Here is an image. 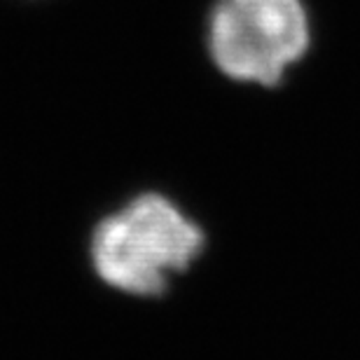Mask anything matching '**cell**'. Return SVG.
<instances>
[{
	"mask_svg": "<svg viewBox=\"0 0 360 360\" xmlns=\"http://www.w3.org/2000/svg\"><path fill=\"white\" fill-rule=\"evenodd\" d=\"M204 229L171 199L146 192L96 225L91 262L115 290L155 297L204 250Z\"/></svg>",
	"mask_w": 360,
	"mask_h": 360,
	"instance_id": "6da1fadb",
	"label": "cell"
},
{
	"mask_svg": "<svg viewBox=\"0 0 360 360\" xmlns=\"http://www.w3.org/2000/svg\"><path fill=\"white\" fill-rule=\"evenodd\" d=\"M302 0H220L208 24V47L222 73L274 87L309 47Z\"/></svg>",
	"mask_w": 360,
	"mask_h": 360,
	"instance_id": "7a4b0ae2",
	"label": "cell"
}]
</instances>
